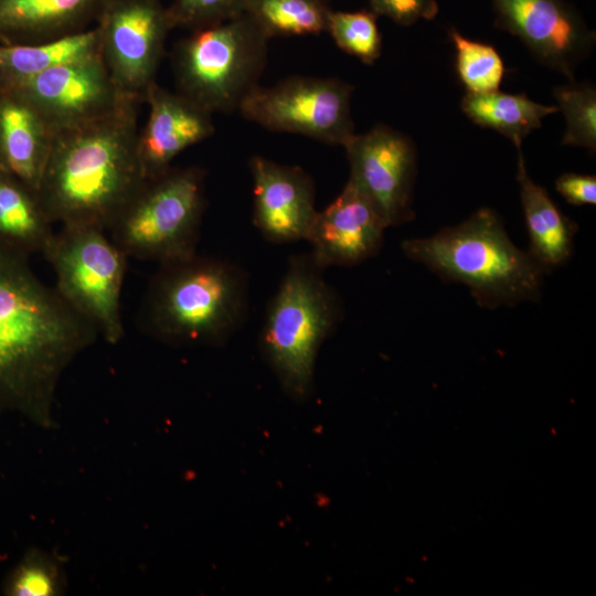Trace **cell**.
Instances as JSON below:
<instances>
[{
	"instance_id": "ffe728a7",
	"label": "cell",
	"mask_w": 596,
	"mask_h": 596,
	"mask_svg": "<svg viewBox=\"0 0 596 596\" xmlns=\"http://www.w3.org/2000/svg\"><path fill=\"white\" fill-rule=\"evenodd\" d=\"M38 193L0 169V247L24 257L44 252L54 232Z\"/></svg>"
},
{
	"instance_id": "5bb4252c",
	"label": "cell",
	"mask_w": 596,
	"mask_h": 596,
	"mask_svg": "<svg viewBox=\"0 0 596 596\" xmlns=\"http://www.w3.org/2000/svg\"><path fill=\"white\" fill-rule=\"evenodd\" d=\"M253 179V223L275 244L306 240L317 214L311 177L300 167L262 156L249 160Z\"/></svg>"
},
{
	"instance_id": "44dd1931",
	"label": "cell",
	"mask_w": 596,
	"mask_h": 596,
	"mask_svg": "<svg viewBox=\"0 0 596 596\" xmlns=\"http://www.w3.org/2000/svg\"><path fill=\"white\" fill-rule=\"evenodd\" d=\"M99 54L96 28L35 44L0 43V87L23 83L76 58Z\"/></svg>"
},
{
	"instance_id": "4316f807",
	"label": "cell",
	"mask_w": 596,
	"mask_h": 596,
	"mask_svg": "<svg viewBox=\"0 0 596 596\" xmlns=\"http://www.w3.org/2000/svg\"><path fill=\"white\" fill-rule=\"evenodd\" d=\"M371 10L353 12L332 11L328 17L327 32L342 51L364 64H373L382 52V36Z\"/></svg>"
},
{
	"instance_id": "4fadbf2b",
	"label": "cell",
	"mask_w": 596,
	"mask_h": 596,
	"mask_svg": "<svg viewBox=\"0 0 596 596\" xmlns=\"http://www.w3.org/2000/svg\"><path fill=\"white\" fill-rule=\"evenodd\" d=\"M494 25L517 36L543 65L574 81L596 36L565 0H491Z\"/></svg>"
},
{
	"instance_id": "83f0119b",
	"label": "cell",
	"mask_w": 596,
	"mask_h": 596,
	"mask_svg": "<svg viewBox=\"0 0 596 596\" xmlns=\"http://www.w3.org/2000/svg\"><path fill=\"white\" fill-rule=\"evenodd\" d=\"M246 3L247 0H172L167 13L172 29L194 30L243 14Z\"/></svg>"
},
{
	"instance_id": "e0dca14e",
	"label": "cell",
	"mask_w": 596,
	"mask_h": 596,
	"mask_svg": "<svg viewBox=\"0 0 596 596\" xmlns=\"http://www.w3.org/2000/svg\"><path fill=\"white\" fill-rule=\"evenodd\" d=\"M53 131L15 89L0 87V168L38 191Z\"/></svg>"
},
{
	"instance_id": "8992f818",
	"label": "cell",
	"mask_w": 596,
	"mask_h": 596,
	"mask_svg": "<svg viewBox=\"0 0 596 596\" xmlns=\"http://www.w3.org/2000/svg\"><path fill=\"white\" fill-rule=\"evenodd\" d=\"M268 40L245 13L191 30L171 55L177 92L212 115L238 110L259 85Z\"/></svg>"
},
{
	"instance_id": "ba28073f",
	"label": "cell",
	"mask_w": 596,
	"mask_h": 596,
	"mask_svg": "<svg viewBox=\"0 0 596 596\" xmlns=\"http://www.w3.org/2000/svg\"><path fill=\"white\" fill-rule=\"evenodd\" d=\"M93 226L63 225L43 255L56 276V291L109 343L124 337L121 288L128 256Z\"/></svg>"
},
{
	"instance_id": "30bf717a",
	"label": "cell",
	"mask_w": 596,
	"mask_h": 596,
	"mask_svg": "<svg viewBox=\"0 0 596 596\" xmlns=\"http://www.w3.org/2000/svg\"><path fill=\"white\" fill-rule=\"evenodd\" d=\"M98 53L118 89L143 102L172 30L161 0H106L96 19Z\"/></svg>"
},
{
	"instance_id": "9a60e30c",
	"label": "cell",
	"mask_w": 596,
	"mask_h": 596,
	"mask_svg": "<svg viewBox=\"0 0 596 596\" xmlns=\"http://www.w3.org/2000/svg\"><path fill=\"white\" fill-rule=\"evenodd\" d=\"M387 228L368 196L349 179L340 194L318 211L307 234L318 266H353L377 254Z\"/></svg>"
},
{
	"instance_id": "7402d4cb",
	"label": "cell",
	"mask_w": 596,
	"mask_h": 596,
	"mask_svg": "<svg viewBox=\"0 0 596 596\" xmlns=\"http://www.w3.org/2000/svg\"><path fill=\"white\" fill-rule=\"evenodd\" d=\"M460 107L476 125L496 130L520 148L523 139L542 126L544 117L558 111L557 106L539 104L525 94L493 91L466 93Z\"/></svg>"
},
{
	"instance_id": "f1b7e54d",
	"label": "cell",
	"mask_w": 596,
	"mask_h": 596,
	"mask_svg": "<svg viewBox=\"0 0 596 596\" xmlns=\"http://www.w3.org/2000/svg\"><path fill=\"white\" fill-rule=\"evenodd\" d=\"M370 10L390 18L401 25H411L419 20H432L438 13L436 0H370Z\"/></svg>"
},
{
	"instance_id": "d6986e66",
	"label": "cell",
	"mask_w": 596,
	"mask_h": 596,
	"mask_svg": "<svg viewBox=\"0 0 596 596\" xmlns=\"http://www.w3.org/2000/svg\"><path fill=\"white\" fill-rule=\"evenodd\" d=\"M518 149L517 179L529 233V254L549 272L564 264L572 255L576 224L565 216L546 190L528 174L521 147Z\"/></svg>"
},
{
	"instance_id": "484cf974",
	"label": "cell",
	"mask_w": 596,
	"mask_h": 596,
	"mask_svg": "<svg viewBox=\"0 0 596 596\" xmlns=\"http://www.w3.org/2000/svg\"><path fill=\"white\" fill-rule=\"evenodd\" d=\"M558 110L566 121L563 145L596 151V88L590 83L568 84L554 88Z\"/></svg>"
},
{
	"instance_id": "7c38bea8",
	"label": "cell",
	"mask_w": 596,
	"mask_h": 596,
	"mask_svg": "<svg viewBox=\"0 0 596 596\" xmlns=\"http://www.w3.org/2000/svg\"><path fill=\"white\" fill-rule=\"evenodd\" d=\"M13 88L43 117L53 134L103 117L125 100L99 54L55 65ZM136 100V99H135Z\"/></svg>"
},
{
	"instance_id": "5b68a950",
	"label": "cell",
	"mask_w": 596,
	"mask_h": 596,
	"mask_svg": "<svg viewBox=\"0 0 596 596\" xmlns=\"http://www.w3.org/2000/svg\"><path fill=\"white\" fill-rule=\"evenodd\" d=\"M322 270L310 254L291 256L259 333L266 360L296 397L309 393L318 351L342 317L341 300Z\"/></svg>"
},
{
	"instance_id": "cb8c5ba5",
	"label": "cell",
	"mask_w": 596,
	"mask_h": 596,
	"mask_svg": "<svg viewBox=\"0 0 596 596\" xmlns=\"http://www.w3.org/2000/svg\"><path fill=\"white\" fill-rule=\"evenodd\" d=\"M66 590V576L58 558L40 549H29L3 578L6 596H57Z\"/></svg>"
},
{
	"instance_id": "277c9868",
	"label": "cell",
	"mask_w": 596,
	"mask_h": 596,
	"mask_svg": "<svg viewBox=\"0 0 596 596\" xmlns=\"http://www.w3.org/2000/svg\"><path fill=\"white\" fill-rule=\"evenodd\" d=\"M401 247L440 278L466 285L481 307H513L541 296L546 272L511 242L492 209H479L432 236L405 240Z\"/></svg>"
},
{
	"instance_id": "ac0fdd59",
	"label": "cell",
	"mask_w": 596,
	"mask_h": 596,
	"mask_svg": "<svg viewBox=\"0 0 596 596\" xmlns=\"http://www.w3.org/2000/svg\"><path fill=\"white\" fill-rule=\"evenodd\" d=\"M106 0H0V43L35 44L87 30Z\"/></svg>"
},
{
	"instance_id": "2e32d148",
	"label": "cell",
	"mask_w": 596,
	"mask_h": 596,
	"mask_svg": "<svg viewBox=\"0 0 596 596\" xmlns=\"http://www.w3.org/2000/svg\"><path fill=\"white\" fill-rule=\"evenodd\" d=\"M143 102L149 106V115L143 129L139 130L137 149L146 179L166 172L178 155L215 131L212 114L156 82L148 88Z\"/></svg>"
},
{
	"instance_id": "d4e9b609",
	"label": "cell",
	"mask_w": 596,
	"mask_h": 596,
	"mask_svg": "<svg viewBox=\"0 0 596 596\" xmlns=\"http://www.w3.org/2000/svg\"><path fill=\"white\" fill-rule=\"evenodd\" d=\"M448 34L456 51L457 74L467 93L498 91L505 67L496 47L468 39L454 28L449 29Z\"/></svg>"
},
{
	"instance_id": "603a6c76",
	"label": "cell",
	"mask_w": 596,
	"mask_h": 596,
	"mask_svg": "<svg viewBox=\"0 0 596 596\" xmlns=\"http://www.w3.org/2000/svg\"><path fill=\"white\" fill-rule=\"evenodd\" d=\"M326 0H247L244 13L268 38L327 32Z\"/></svg>"
},
{
	"instance_id": "f546056e",
	"label": "cell",
	"mask_w": 596,
	"mask_h": 596,
	"mask_svg": "<svg viewBox=\"0 0 596 596\" xmlns=\"http://www.w3.org/2000/svg\"><path fill=\"white\" fill-rule=\"evenodd\" d=\"M557 192L571 204L596 203V177L590 174L564 173L555 181Z\"/></svg>"
},
{
	"instance_id": "7a4b0ae2",
	"label": "cell",
	"mask_w": 596,
	"mask_h": 596,
	"mask_svg": "<svg viewBox=\"0 0 596 596\" xmlns=\"http://www.w3.org/2000/svg\"><path fill=\"white\" fill-rule=\"evenodd\" d=\"M53 134L36 191L53 223L108 231L147 180L138 158V104Z\"/></svg>"
},
{
	"instance_id": "4dcf8cb0",
	"label": "cell",
	"mask_w": 596,
	"mask_h": 596,
	"mask_svg": "<svg viewBox=\"0 0 596 596\" xmlns=\"http://www.w3.org/2000/svg\"><path fill=\"white\" fill-rule=\"evenodd\" d=\"M1 169V168H0Z\"/></svg>"
},
{
	"instance_id": "8fae6325",
	"label": "cell",
	"mask_w": 596,
	"mask_h": 596,
	"mask_svg": "<svg viewBox=\"0 0 596 596\" xmlns=\"http://www.w3.org/2000/svg\"><path fill=\"white\" fill-rule=\"evenodd\" d=\"M343 148L349 179L372 202L386 226L413 220L417 156L412 139L390 126L376 125L364 134H354Z\"/></svg>"
},
{
	"instance_id": "6da1fadb",
	"label": "cell",
	"mask_w": 596,
	"mask_h": 596,
	"mask_svg": "<svg viewBox=\"0 0 596 596\" xmlns=\"http://www.w3.org/2000/svg\"><path fill=\"white\" fill-rule=\"evenodd\" d=\"M97 334L36 277L28 257L0 247V415L50 426L63 371Z\"/></svg>"
},
{
	"instance_id": "3957f363",
	"label": "cell",
	"mask_w": 596,
	"mask_h": 596,
	"mask_svg": "<svg viewBox=\"0 0 596 596\" xmlns=\"http://www.w3.org/2000/svg\"><path fill=\"white\" fill-rule=\"evenodd\" d=\"M249 287L234 263L198 253L159 265L147 288L141 324L172 344H216L245 322Z\"/></svg>"
},
{
	"instance_id": "9c48e42d",
	"label": "cell",
	"mask_w": 596,
	"mask_h": 596,
	"mask_svg": "<svg viewBox=\"0 0 596 596\" xmlns=\"http://www.w3.org/2000/svg\"><path fill=\"white\" fill-rule=\"evenodd\" d=\"M352 92V85L336 77L291 76L270 87L258 85L238 111L270 131L343 147L355 134Z\"/></svg>"
},
{
	"instance_id": "52a82bcc",
	"label": "cell",
	"mask_w": 596,
	"mask_h": 596,
	"mask_svg": "<svg viewBox=\"0 0 596 596\" xmlns=\"http://www.w3.org/2000/svg\"><path fill=\"white\" fill-rule=\"evenodd\" d=\"M204 209V171L171 167L143 182L108 231L128 257L171 263L196 254Z\"/></svg>"
}]
</instances>
